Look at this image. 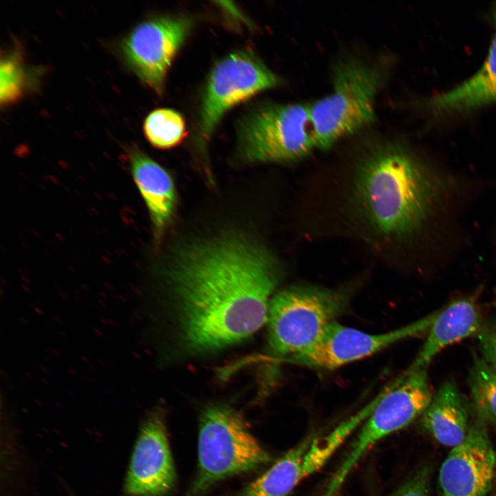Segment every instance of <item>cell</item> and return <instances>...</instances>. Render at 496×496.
Listing matches in <instances>:
<instances>
[{"instance_id": "obj_1", "label": "cell", "mask_w": 496, "mask_h": 496, "mask_svg": "<svg viewBox=\"0 0 496 496\" xmlns=\"http://www.w3.org/2000/svg\"><path fill=\"white\" fill-rule=\"evenodd\" d=\"M280 276L270 252L242 236L183 250L166 277L187 349L214 351L252 335L267 322Z\"/></svg>"}, {"instance_id": "obj_2", "label": "cell", "mask_w": 496, "mask_h": 496, "mask_svg": "<svg viewBox=\"0 0 496 496\" xmlns=\"http://www.w3.org/2000/svg\"><path fill=\"white\" fill-rule=\"evenodd\" d=\"M446 186L408 149L380 143L360 161L354 196L362 214L382 235L413 236L424 225L442 198Z\"/></svg>"}, {"instance_id": "obj_3", "label": "cell", "mask_w": 496, "mask_h": 496, "mask_svg": "<svg viewBox=\"0 0 496 496\" xmlns=\"http://www.w3.org/2000/svg\"><path fill=\"white\" fill-rule=\"evenodd\" d=\"M385 77L380 64L353 56L333 65L331 92L309 104L316 148L329 149L375 122V98Z\"/></svg>"}, {"instance_id": "obj_4", "label": "cell", "mask_w": 496, "mask_h": 496, "mask_svg": "<svg viewBox=\"0 0 496 496\" xmlns=\"http://www.w3.org/2000/svg\"><path fill=\"white\" fill-rule=\"evenodd\" d=\"M341 290L314 285L283 289L272 297L268 313L267 351L272 363H286L312 347L347 309Z\"/></svg>"}, {"instance_id": "obj_5", "label": "cell", "mask_w": 496, "mask_h": 496, "mask_svg": "<svg viewBox=\"0 0 496 496\" xmlns=\"http://www.w3.org/2000/svg\"><path fill=\"white\" fill-rule=\"evenodd\" d=\"M198 471L189 491L196 496L216 482L256 469L271 460L242 415L225 404L207 407L199 422Z\"/></svg>"}, {"instance_id": "obj_6", "label": "cell", "mask_w": 496, "mask_h": 496, "mask_svg": "<svg viewBox=\"0 0 496 496\" xmlns=\"http://www.w3.org/2000/svg\"><path fill=\"white\" fill-rule=\"evenodd\" d=\"M239 147L252 163H285L300 159L316 148L309 104L269 103L242 116Z\"/></svg>"}, {"instance_id": "obj_7", "label": "cell", "mask_w": 496, "mask_h": 496, "mask_svg": "<svg viewBox=\"0 0 496 496\" xmlns=\"http://www.w3.org/2000/svg\"><path fill=\"white\" fill-rule=\"evenodd\" d=\"M433 397L427 369L412 373L404 371L385 387L322 496H335L367 451L384 437L406 426L422 415Z\"/></svg>"}, {"instance_id": "obj_8", "label": "cell", "mask_w": 496, "mask_h": 496, "mask_svg": "<svg viewBox=\"0 0 496 496\" xmlns=\"http://www.w3.org/2000/svg\"><path fill=\"white\" fill-rule=\"evenodd\" d=\"M281 83L280 77L249 51L233 52L216 63L207 81L200 110L198 129L207 140L234 106Z\"/></svg>"}, {"instance_id": "obj_9", "label": "cell", "mask_w": 496, "mask_h": 496, "mask_svg": "<svg viewBox=\"0 0 496 496\" xmlns=\"http://www.w3.org/2000/svg\"><path fill=\"white\" fill-rule=\"evenodd\" d=\"M192 28L187 17H154L138 24L123 39L127 63L156 94L163 93L169 69Z\"/></svg>"}, {"instance_id": "obj_10", "label": "cell", "mask_w": 496, "mask_h": 496, "mask_svg": "<svg viewBox=\"0 0 496 496\" xmlns=\"http://www.w3.org/2000/svg\"><path fill=\"white\" fill-rule=\"evenodd\" d=\"M438 311L411 324L385 333L371 334L332 322L310 348L286 363L319 370H332L371 356L404 339L429 330Z\"/></svg>"}, {"instance_id": "obj_11", "label": "cell", "mask_w": 496, "mask_h": 496, "mask_svg": "<svg viewBox=\"0 0 496 496\" xmlns=\"http://www.w3.org/2000/svg\"><path fill=\"white\" fill-rule=\"evenodd\" d=\"M496 454L488 425L478 417L465 440L452 448L439 472L442 496H486L492 489Z\"/></svg>"}, {"instance_id": "obj_12", "label": "cell", "mask_w": 496, "mask_h": 496, "mask_svg": "<svg viewBox=\"0 0 496 496\" xmlns=\"http://www.w3.org/2000/svg\"><path fill=\"white\" fill-rule=\"evenodd\" d=\"M162 414L154 411L143 424L124 484L127 496H163L175 485L176 474Z\"/></svg>"}, {"instance_id": "obj_13", "label": "cell", "mask_w": 496, "mask_h": 496, "mask_svg": "<svg viewBox=\"0 0 496 496\" xmlns=\"http://www.w3.org/2000/svg\"><path fill=\"white\" fill-rule=\"evenodd\" d=\"M483 324L474 297L453 301L444 309L438 311L425 342L405 371L412 373L428 369L432 360L440 351L469 336H477Z\"/></svg>"}, {"instance_id": "obj_14", "label": "cell", "mask_w": 496, "mask_h": 496, "mask_svg": "<svg viewBox=\"0 0 496 496\" xmlns=\"http://www.w3.org/2000/svg\"><path fill=\"white\" fill-rule=\"evenodd\" d=\"M128 156L134 180L149 211L154 236L160 240L176 209L174 181L166 169L138 147H130Z\"/></svg>"}, {"instance_id": "obj_15", "label": "cell", "mask_w": 496, "mask_h": 496, "mask_svg": "<svg viewBox=\"0 0 496 496\" xmlns=\"http://www.w3.org/2000/svg\"><path fill=\"white\" fill-rule=\"evenodd\" d=\"M467 402L452 381L440 385L422 415L425 431L438 443L454 448L466 438L470 423Z\"/></svg>"}, {"instance_id": "obj_16", "label": "cell", "mask_w": 496, "mask_h": 496, "mask_svg": "<svg viewBox=\"0 0 496 496\" xmlns=\"http://www.w3.org/2000/svg\"><path fill=\"white\" fill-rule=\"evenodd\" d=\"M496 101V33L481 68L457 87L431 98L427 105L438 114L464 112Z\"/></svg>"}, {"instance_id": "obj_17", "label": "cell", "mask_w": 496, "mask_h": 496, "mask_svg": "<svg viewBox=\"0 0 496 496\" xmlns=\"http://www.w3.org/2000/svg\"><path fill=\"white\" fill-rule=\"evenodd\" d=\"M314 437L307 436L288 451L247 485L240 496H287L302 479L318 471L307 455Z\"/></svg>"}, {"instance_id": "obj_18", "label": "cell", "mask_w": 496, "mask_h": 496, "mask_svg": "<svg viewBox=\"0 0 496 496\" xmlns=\"http://www.w3.org/2000/svg\"><path fill=\"white\" fill-rule=\"evenodd\" d=\"M468 383L476 417L496 428V370L475 352Z\"/></svg>"}, {"instance_id": "obj_19", "label": "cell", "mask_w": 496, "mask_h": 496, "mask_svg": "<svg viewBox=\"0 0 496 496\" xmlns=\"http://www.w3.org/2000/svg\"><path fill=\"white\" fill-rule=\"evenodd\" d=\"M148 141L158 149H169L180 143L186 134L185 123L178 112L161 108L152 111L143 125Z\"/></svg>"}, {"instance_id": "obj_20", "label": "cell", "mask_w": 496, "mask_h": 496, "mask_svg": "<svg viewBox=\"0 0 496 496\" xmlns=\"http://www.w3.org/2000/svg\"><path fill=\"white\" fill-rule=\"evenodd\" d=\"M0 100L7 105L21 98L25 86V73L17 54H9L1 60Z\"/></svg>"}, {"instance_id": "obj_21", "label": "cell", "mask_w": 496, "mask_h": 496, "mask_svg": "<svg viewBox=\"0 0 496 496\" xmlns=\"http://www.w3.org/2000/svg\"><path fill=\"white\" fill-rule=\"evenodd\" d=\"M429 466L418 469L391 496H431V472Z\"/></svg>"}, {"instance_id": "obj_22", "label": "cell", "mask_w": 496, "mask_h": 496, "mask_svg": "<svg viewBox=\"0 0 496 496\" xmlns=\"http://www.w3.org/2000/svg\"><path fill=\"white\" fill-rule=\"evenodd\" d=\"M477 336L479 355L496 370V316L483 324Z\"/></svg>"}, {"instance_id": "obj_23", "label": "cell", "mask_w": 496, "mask_h": 496, "mask_svg": "<svg viewBox=\"0 0 496 496\" xmlns=\"http://www.w3.org/2000/svg\"><path fill=\"white\" fill-rule=\"evenodd\" d=\"M492 490H493V496H496V469L493 483Z\"/></svg>"}, {"instance_id": "obj_24", "label": "cell", "mask_w": 496, "mask_h": 496, "mask_svg": "<svg viewBox=\"0 0 496 496\" xmlns=\"http://www.w3.org/2000/svg\"><path fill=\"white\" fill-rule=\"evenodd\" d=\"M494 17H495V19H496V6H495V10H494Z\"/></svg>"}]
</instances>
